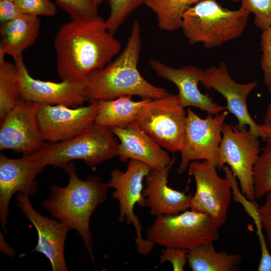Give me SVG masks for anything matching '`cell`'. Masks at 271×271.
I'll return each mask as SVG.
<instances>
[{"instance_id":"1","label":"cell","mask_w":271,"mask_h":271,"mask_svg":"<svg viewBox=\"0 0 271 271\" xmlns=\"http://www.w3.org/2000/svg\"><path fill=\"white\" fill-rule=\"evenodd\" d=\"M54 47L59 78L79 81L111 61L121 45L98 15L64 23L55 35Z\"/></svg>"},{"instance_id":"2","label":"cell","mask_w":271,"mask_h":271,"mask_svg":"<svg viewBox=\"0 0 271 271\" xmlns=\"http://www.w3.org/2000/svg\"><path fill=\"white\" fill-rule=\"evenodd\" d=\"M141 50V31L135 20L123 50L113 61L90 73L85 79L83 95L86 101L113 99L122 96L157 98L169 93L148 82L138 69Z\"/></svg>"},{"instance_id":"3","label":"cell","mask_w":271,"mask_h":271,"mask_svg":"<svg viewBox=\"0 0 271 271\" xmlns=\"http://www.w3.org/2000/svg\"><path fill=\"white\" fill-rule=\"evenodd\" d=\"M63 169L68 176L67 184L63 187L52 185L49 197L42 202L41 206L52 217L77 231L94 263L90 221L97 206L106 199L108 188L99 176L80 179L73 162Z\"/></svg>"},{"instance_id":"4","label":"cell","mask_w":271,"mask_h":271,"mask_svg":"<svg viewBox=\"0 0 271 271\" xmlns=\"http://www.w3.org/2000/svg\"><path fill=\"white\" fill-rule=\"evenodd\" d=\"M249 14L241 7L231 10L216 0H201L185 12L181 29L190 45L212 49L240 36Z\"/></svg>"},{"instance_id":"5","label":"cell","mask_w":271,"mask_h":271,"mask_svg":"<svg viewBox=\"0 0 271 271\" xmlns=\"http://www.w3.org/2000/svg\"><path fill=\"white\" fill-rule=\"evenodd\" d=\"M118 145L119 140L111 128L95 122L69 140L45 142L32 155L44 168L51 166L64 169L76 160L92 167L117 156Z\"/></svg>"},{"instance_id":"6","label":"cell","mask_w":271,"mask_h":271,"mask_svg":"<svg viewBox=\"0 0 271 271\" xmlns=\"http://www.w3.org/2000/svg\"><path fill=\"white\" fill-rule=\"evenodd\" d=\"M218 226L208 214L191 210L159 215L146 230V239L165 247L190 250L219 238Z\"/></svg>"},{"instance_id":"7","label":"cell","mask_w":271,"mask_h":271,"mask_svg":"<svg viewBox=\"0 0 271 271\" xmlns=\"http://www.w3.org/2000/svg\"><path fill=\"white\" fill-rule=\"evenodd\" d=\"M219 147V167L230 168L238 180L241 192L248 200L256 203L253 177V167L261 151L259 137L247 126L224 123Z\"/></svg>"},{"instance_id":"8","label":"cell","mask_w":271,"mask_h":271,"mask_svg":"<svg viewBox=\"0 0 271 271\" xmlns=\"http://www.w3.org/2000/svg\"><path fill=\"white\" fill-rule=\"evenodd\" d=\"M187 113L177 95L153 98L140 110L136 122L162 148L180 152L183 143Z\"/></svg>"},{"instance_id":"9","label":"cell","mask_w":271,"mask_h":271,"mask_svg":"<svg viewBox=\"0 0 271 271\" xmlns=\"http://www.w3.org/2000/svg\"><path fill=\"white\" fill-rule=\"evenodd\" d=\"M151 169L144 163L130 159L128 162L125 171L122 172L118 168L113 169L106 183L108 189H114L112 197L119 203L118 221L123 222L125 221L127 224L133 225L136 233L134 242L137 250L140 254L144 255L151 252L155 244L143 237V227L134 209L136 205L139 206L143 199V181Z\"/></svg>"},{"instance_id":"10","label":"cell","mask_w":271,"mask_h":271,"mask_svg":"<svg viewBox=\"0 0 271 271\" xmlns=\"http://www.w3.org/2000/svg\"><path fill=\"white\" fill-rule=\"evenodd\" d=\"M228 113L225 110L215 115L208 114L205 118H202L190 108L187 109L178 174L183 173L195 161H206L218 169L219 147Z\"/></svg>"},{"instance_id":"11","label":"cell","mask_w":271,"mask_h":271,"mask_svg":"<svg viewBox=\"0 0 271 271\" xmlns=\"http://www.w3.org/2000/svg\"><path fill=\"white\" fill-rule=\"evenodd\" d=\"M188 168L189 175L194 177L196 183L190 208L209 215L220 228L226 221L231 201L229 181L219 177L217 168L206 161L192 162Z\"/></svg>"},{"instance_id":"12","label":"cell","mask_w":271,"mask_h":271,"mask_svg":"<svg viewBox=\"0 0 271 271\" xmlns=\"http://www.w3.org/2000/svg\"><path fill=\"white\" fill-rule=\"evenodd\" d=\"M38 103L20 98L0 127V149L32 155L43 146L37 115Z\"/></svg>"},{"instance_id":"13","label":"cell","mask_w":271,"mask_h":271,"mask_svg":"<svg viewBox=\"0 0 271 271\" xmlns=\"http://www.w3.org/2000/svg\"><path fill=\"white\" fill-rule=\"evenodd\" d=\"M97 101L85 106L38 103L37 115L45 142H59L73 138L95 123Z\"/></svg>"},{"instance_id":"14","label":"cell","mask_w":271,"mask_h":271,"mask_svg":"<svg viewBox=\"0 0 271 271\" xmlns=\"http://www.w3.org/2000/svg\"><path fill=\"white\" fill-rule=\"evenodd\" d=\"M44 168L32 155L12 159L1 153L0 220L5 232L13 195L18 193L30 196L36 193L38 184L35 179Z\"/></svg>"},{"instance_id":"15","label":"cell","mask_w":271,"mask_h":271,"mask_svg":"<svg viewBox=\"0 0 271 271\" xmlns=\"http://www.w3.org/2000/svg\"><path fill=\"white\" fill-rule=\"evenodd\" d=\"M206 88H213L221 94L227 101L226 108L238 120L240 128L248 126L249 129L263 141L265 134L253 119L247 109L246 100L249 94L256 87L254 80L240 84L231 78L224 62L204 70L200 82Z\"/></svg>"},{"instance_id":"16","label":"cell","mask_w":271,"mask_h":271,"mask_svg":"<svg viewBox=\"0 0 271 271\" xmlns=\"http://www.w3.org/2000/svg\"><path fill=\"white\" fill-rule=\"evenodd\" d=\"M16 198L17 205L37 231V243L31 252H37L44 255L50 262L53 271H67L64 245L70 227L37 212L29 196L18 193Z\"/></svg>"},{"instance_id":"17","label":"cell","mask_w":271,"mask_h":271,"mask_svg":"<svg viewBox=\"0 0 271 271\" xmlns=\"http://www.w3.org/2000/svg\"><path fill=\"white\" fill-rule=\"evenodd\" d=\"M21 83V97L38 103L64 105L71 107L82 106L86 100L83 95L85 80L56 82L33 78L24 61L15 63Z\"/></svg>"},{"instance_id":"18","label":"cell","mask_w":271,"mask_h":271,"mask_svg":"<svg viewBox=\"0 0 271 271\" xmlns=\"http://www.w3.org/2000/svg\"><path fill=\"white\" fill-rule=\"evenodd\" d=\"M149 63L158 76L177 86L178 99L184 108L193 106L212 115L226 110V106L216 103L208 95L201 93L199 89L198 83L201 82L204 72L201 68L193 65L175 68L154 59L150 60Z\"/></svg>"},{"instance_id":"19","label":"cell","mask_w":271,"mask_h":271,"mask_svg":"<svg viewBox=\"0 0 271 271\" xmlns=\"http://www.w3.org/2000/svg\"><path fill=\"white\" fill-rule=\"evenodd\" d=\"M175 162L161 169H152L145 177L143 199L139 206L149 208L150 213L156 217L178 214L190 208L192 194L168 185L169 172Z\"/></svg>"},{"instance_id":"20","label":"cell","mask_w":271,"mask_h":271,"mask_svg":"<svg viewBox=\"0 0 271 271\" xmlns=\"http://www.w3.org/2000/svg\"><path fill=\"white\" fill-rule=\"evenodd\" d=\"M111 129L119 140L117 156L122 162L136 160L153 169H161L175 161L174 156L171 157L136 121Z\"/></svg>"},{"instance_id":"21","label":"cell","mask_w":271,"mask_h":271,"mask_svg":"<svg viewBox=\"0 0 271 271\" xmlns=\"http://www.w3.org/2000/svg\"><path fill=\"white\" fill-rule=\"evenodd\" d=\"M40 26L38 17L28 14H22L2 24L0 56L11 55L15 63L23 61V53L35 43L39 34Z\"/></svg>"},{"instance_id":"22","label":"cell","mask_w":271,"mask_h":271,"mask_svg":"<svg viewBox=\"0 0 271 271\" xmlns=\"http://www.w3.org/2000/svg\"><path fill=\"white\" fill-rule=\"evenodd\" d=\"M153 98L134 101L131 96H122L97 101L95 122L110 128L125 126L136 121L142 108Z\"/></svg>"},{"instance_id":"23","label":"cell","mask_w":271,"mask_h":271,"mask_svg":"<svg viewBox=\"0 0 271 271\" xmlns=\"http://www.w3.org/2000/svg\"><path fill=\"white\" fill-rule=\"evenodd\" d=\"M241 259L238 254L217 251L211 242L189 250L187 262L192 271H237Z\"/></svg>"},{"instance_id":"24","label":"cell","mask_w":271,"mask_h":271,"mask_svg":"<svg viewBox=\"0 0 271 271\" xmlns=\"http://www.w3.org/2000/svg\"><path fill=\"white\" fill-rule=\"evenodd\" d=\"M200 1L147 0L145 5L156 14L161 30L173 32L181 28L185 12Z\"/></svg>"},{"instance_id":"25","label":"cell","mask_w":271,"mask_h":271,"mask_svg":"<svg viewBox=\"0 0 271 271\" xmlns=\"http://www.w3.org/2000/svg\"><path fill=\"white\" fill-rule=\"evenodd\" d=\"M21 97V83L16 64L6 61L0 56V121Z\"/></svg>"},{"instance_id":"26","label":"cell","mask_w":271,"mask_h":271,"mask_svg":"<svg viewBox=\"0 0 271 271\" xmlns=\"http://www.w3.org/2000/svg\"><path fill=\"white\" fill-rule=\"evenodd\" d=\"M254 195L260 199L271 191V145L267 144L255 164L253 170Z\"/></svg>"},{"instance_id":"27","label":"cell","mask_w":271,"mask_h":271,"mask_svg":"<svg viewBox=\"0 0 271 271\" xmlns=\"http://www.w3.org/2000/svg\"><path fill=\"white\" fill-rule=\"evenodd\" d=\"M110 13L105 24L108 30L112 34L124 22L136 9L145 4L147 0H107Z\"/></svg>"},{"instance_id":"28","label":"cell","mask_w":271,"mask_h":271,"mask_svg":"<svg viewBox=\"0 0 271 271\" xmlns=\"http://www.w3.org/2000/svg\"><path fill=\"white\" fill-rule=\"evenodd\" d=\"M56 3L72 20H83L98 16L94 0H55Z\"/></svg>"},{"instance_id":"29","label":"cell","mask_w":271,"mask_h":271,"mask_svg":"<svg viewBox=\"0 0 271 271\" xmlns=\"http://www.w3.org/2000/svg\"><path fill=\"white\" fill-rule=\"evenodd\" d=\"M241 7L253 13V23L262 31L271 26V0H240Z\"/></svg>"},{"instance_id":"30","label":"cell","mask_w":271,"mask_h":271,"mask_svg":"<svg viewBox=\"0 0 271 271\" xmlns=\"http://www.w3.org/2000/svg\"><path fill=\"white\" fill-rule=\"evenodd\" d=\"M15 2L22 14L53 17L56 14V7L50 0H15Z\"/></svg>"},{"instance_id":"31","label":"cell","mask_w":271,"mask_h":271,"mask_svg":"<svg viewBox=\"0 0 271 271\" xmlns=\"http://www.w3.org/2000/svg\"><path fill=\"white\" fill-rule=\"evenodd\" d=\"M260 46L262 53L260 66L263 72V81L271 94V26L262 31Z\"/></svg>"},{"instance_id":"32","label":"cell","mask_w":271,"mask_h":271,"mask_svg":"<svg viewBox=\"0 0 271 271\" xmlns=\"http://www.w3.org/2000/svg\"><path fill=\"white\" fill-rule=\"evenodd\" d=\"M188 250L175 247H165L162 251L159 262L155 268L158 267L166 261H169L173 266L174 271H184L188 260Z\"/></svg>"},{"instance_id":"33","label":"cell","mask_w":271,"mask_h":271,"mask_svg":"<svg viewBox=\"0 0 271 271\" xmlns=\"http://www.w3.org/2000/svg\"><path fill=\"white\" fill-rule=\"evenodd\" d=\"M264 203L258 209L259 223L265 233L267 245L271 250V191L266 195Z\"/></svg>"},{"instance_id":"34","label":"cell","mask_w":271,"mask_h":271,"mask_svg":"<svg viewBox=\"0 0 271 271\" xmlns=\"http://www.w3.org/2000/svg\"><path fill=\"white\" fill-rule=\"evenodd\" d=\"M22 14L15 1L0 0V21L2 24L13 20Z\"/></svg>"},{"instance_id":"35","label":"cell","mask_w":271,"mask_h":271,"mask_svg":"<svg viewBox=\"0 0 271 271\" xmlns=\"http://www.w3.org/2000/svg\"><path fill=\"white\" fill-rule=\"evenodd\" d=\"M261 254L257 267L258 271H271V254L265 243L260 244Z\"/></svg>"},{"instance_id":"36","label":"cell","mask_w":271,"mask_h":271,"mask_svg":"<svg viewBox=\"0 0 271 271\" xmlns=\"http://www.w3.org/2000/svg\"><path fill=\"white\" fill-rule=\"evenodd\" d=\"M0 248L1 252L8 254L10 257L15 256V251L5 241L4 236L2 232L0 233Z\"/></svg>"},{"instance_id":"37","label":"cell","mask_w":271,"mask_h":271,"mask_svg":"<svg viewBox=\"0 0 271 271\" xmlns=\"http://www.w3.org/2000/svg\"><path fill=\"white\" fill-rule=\"evenodd\" d=\"M260 128L265 134L264 141L267 144L271 145V122H264L259 124Z\"/></svg>"},{"instance_id":"38","label":"cell","mask_w":271,"mask_h":271,"mask_svg":"<svg viewBox=\"0 0 271 271\" xmlns=\"http://www.w3.org/2000/svg\"><path fill=\"white\" fill-rule=\"evenodd\" d=\"M269 122H271V102L267 107L264 117V122L266 123Z\"/></svg>"},{"instance_id":"39","label":"cell","mask_w":271,"mask_h":271,"mask_svg":"<svg viewBox=\"0 0 271 271\" xmlns=\"http://www.w3.org/2000/svg\"><path fill=\"white\" fill-rule=\"evenodd\" d=\"M96 5L98 6L105 0H94Z\"/></svg>"},{"instance_id":"40","label":"cell","mask_w":271,"mask_h":271,"mask_svg":"<svg viewBox=\"0 0 271 271\" xmlns=\"http://www.w3.org/2000/svg\"><path fill=\"white\" fill-rule=\"evenodd\" d=\"M231 1H232V2H239L240 0H230Z\"/></svg>"},{"instance_id":"41","label":"cell","mask_w":271,"mask_h":271,"mask_svg":"<svg viewBox=\"0 0 271 271\" xmlns=\"http://www.w3.org/2000/svg\"><path fill=\"white\" fill-rule=\"evenodd\" d=\"M11 1H15V0H11Z\"/></svg>"}]
</instances>
